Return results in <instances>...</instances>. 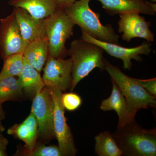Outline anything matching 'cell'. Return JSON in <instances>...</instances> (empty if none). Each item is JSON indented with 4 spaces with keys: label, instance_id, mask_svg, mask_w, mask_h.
<instances>
[{
    "label": "cell",
    "instance_id": "obj_1",
    "mask_svg": "<svg viewBox=\"0 0 156 156\" xmlns=\"http://www.w3.org/2000/svg\"><path fill=\"white\" fill-rule=\"evenodd\" d=\"M112 135L122 151L123 155H156L155 128L143 129L134 120L121 128H117Z\"/></svg>",
    "mask_w": 156,
    "mask_h": 156
},
{
    "label": "cell",
    "instance_id": "obj_2",
    "mask_svg": "<svg viewBox=\"0 0 156 156\" xmlns=\"http://www.w3.org/2000/svg\"><path fill=\"white\" fill-rule=\"evenodd\" d=\"M91 0H80L64 8L75 25L80 27L90 36L102 41L120 45L119 35L115 32L112 24L104 25L101 22L100 14L90 9Z\"/></svg>",
    "mask_w": 156,
    "mask_h": 156
},
{
    "label": "cell",
    "instance_id": "obj_3",
    "mask_svg": "<svg viewBox=\"0 0 156 156\" xmlns=\"http://www.w3.org/2000/svg\"><path fill=\"white\" fill-rule=\"evenodd\" d=\"M104 50L95 44L76 39L71 43L68 55L73 62L72 80L70 90L73 91L78 83L87 77L94 69L105 70L103 54Z\"/></svg>",
    "mask_w": 156,
    "mask_h": 156
},
{
    "label": "cell",
    "instance_id": "obj_4",
    "mask_svg": "<svg viewBox=\"0 0 156 156\" xmlns=\"http://www.w3.org/2000/svg\"><path fill=\"white\" fill-rule=\"evenodd\" d=\"M105 69L115 82L126 99L129 122L134 121L136 112L143 108L155 107L156 98L139 85L134 83L119 68L104 58Z\"/></svg>",
    "mask_w": 156,
    "mask_h": 156
},
{
    "label": "cell",
    "instance_id": "obj_5",
    "mask_svg": "<svg viewBox=\"0 0 156 156\" xmlns=\"http://www.w3.org/2000/svg\"><path fill=\"white\" fill-rule=\"evenodd\" d=\"M49 46V56L55 58H64L68 55L65 47L67 39L73 35L75 26L64 8H58L44 19Z\"/></svg>",
    "mask_w": 156,
    "mask_h": 156
},
{
    "label": "cell",
    "instance_id": "obj_6",
    "mask_svg": "<svg viewBox=\"0 0 156 156\" xmlns=\"http://www.w3.org/2000/svg\"><path fill=\"white\" fill-rule=\"evenodd\" d=\"M31 112L34 115L39 134L42 138L56 137L54 129V101L51 89L44 87L35 95Z\"/></svg>",
    "mask_w": 156,
    "mask_h": 156
},
{
    "label": "cell",
    "instance_id": "obj_7",
    "mask_svg": "<svg viewBox=\"0 0 156 156\" xmlns=\"http://www.w3.org/2000/svg\"><path fill=\"white\" fill-rule=\"evenodd\" d=\"M50 89L54 101V131L61 156H75L77 151L65 116V108L62 102V91L55 88Z\"/></svg>",
    "mask_w": 156,
    "mask_h": 156
},
{
    "label": "cell",
    "instance_id": "obj_8",
    "mask_svg": "<svg viewBox=\"0 0 156 156\" xmlns=\"http://www.w3.org/2000/svg\"><path fill=\"white\" fill-rule=\"evenodd\" d=\"M28 44L23 39L14 11L0 19V56L4 58L16 54H23Z\"/></svg>",
    "mask_w": 156,
    "mask_h": 156
},
{
    "label": "cell",
    "instance_id": "obj_9",
    "mask_svg": "<svg viewBox=\"0 0 156 156\" xmlns=\"http://www.w3.org/2000/svg\"><path fill=\"white\" fill-rule=\"evenodd\" d=\"M45 63L42 77L45 86L62 91L69 89L72 80L71 58H55L49 55Z\"/></svg>",
    "mask_w": 156,
    "mask_h": 156
},
{
    "label": "cell",
    "instance_id": "obj_10",
    "mask_svg": "<svg viewBox=\"0 0 156 156\" xmlns=\"http://www.w3.org/2000/svg\"><path fill=\"white\" fill-rule=\"evenodd\" d=\"M81 38L99 46L110 56L122 59L125 69H131L132 65L131 61L132 59L141 62L143 59L140 55L147 56L151 51V43L147 41L144 42L141 45L135 48H126L121 45L98 40L90 36L83 31H82Z\"/></svg>",
    "mask_w": 156,
    "mask_h": 156
},
{
    "label": "cell",
    "instance_id": "obj_11",
    "mask_svg": "<svg viewBox=\"0 0 156 156\" xmlns=\"http://www.w3.org/2000/svg\"><path fill=\"white\" fill-rule=\"evenodd\" d=\"M118 31L122 34V38L130 42L134 38H141L147 41L153 42L154 34L151 30L150 21H147L144 16L137 12H129L119 14Z\"/></svg>",
    "mask_w": 156,
    "mask_h": 156
},
{
    "label": "cell",
    "instance_id": "obj_12",
    "mask_svg": "<svg viewBox=\"0 0 156 156\" xmlns=\"http://www.w3.org/2000/svg\"><path fill=\"white\" fill-rule=\"evenodd\" d=\"M102 8L111 16L116 14L137 12L148 15H155L156 5L142 0H98Z\"/></svg>",
    "mask_w": 156,
    "mask_h": 156
},
{
    "label": "cell",
    "instance_id": "obj_13",
    "mask_svg": "<svg viewBox=\"0 0 156 156\" xmlns=\"http://www.w3.org/2000/svg\"><path fill=\"white\" fill-rule=\"evenodd\" d=\"M13 11L22 36L28 44L47 37L44 19H36L20 7H14Z\"/></svg>",
    "mask_w": 156,
    "mask_h": 156
},
{
    "label": "cell",
    "instance_id": "obj_14",
    "mask_svg": "<svg viewBox=\"0 0 156 156\" xmlns=\"http://www.w3.org/2000/svg\"><path fill=\"white\" fill-rule=\"evenodd\" d=\"M112 84L111 95L101 102L100 108L104 111L113 110L116 112L119 118L117 128H121L130 122L128 120V107L125 97L118 85L111 79Z\"/></svg>",
    "mask_w": 156,
    "mask_h": 156
},
{
    "label": "cell",
    "instance_id": "obj_15",
    "mask_svg": "<svg viewBox=\"0 0 156 156\" xmlns=\"http://www.w3.org/2000/svg\"><path fill=\"white\" fill-rule=\"evenodd\" d=\"M9 4L23 8L38 19H44L58 9L56 0H10Z\"/></svg>",
    "mask_w": 156,
    "mask_h": 156
},
{
    "label": "cell",
    "instance_id": "obj_16",
    "mask_svg": "<svg viewBox=\"0 0 156 156\" xmlns=\"http://www.w3.org/2000/svg\"><path fill=\"white\" fill-rule=\"evenodd\" d=\"M23 54L26 61L41 73L49 55L47 37L29 43Z\"/></svg>",
    "mask_w": 156,
    "mask_h": 156
},
{
    "label": "cell",
    "instance_id": "obj_17",
    "mask_svg": "<svg viewBox=\"0 0 156 156\" xmlns=\"http://www.w3.org/2000/svg\"><path fill=\"white\" fill-rule=\"evenodd\" d=\"M23 89L27 94L35 95L45 87L40 73L24 58V65L19 76Z\"/></svg>",
    "mask_w": 156,
    "mask_h": 156
},
{
    "label": "cell",
    "instance_id": "obj_18",
    "mask_svg": "<svg viewBox=\"0 0 156 156\" xmlns=\"http://www.w3.org/2000/svg\"><path fill=\"white\" fill-rule=\"evenodd\" d=\"M95 152L99 156H121L123 152L110 132L105 131L95 137Z\"/></svg>",
    "mask_w": 156,
    "mask_h": 156
},
{
    "label": "cell",
    "instance_id": "obj_19",
    "mask_svg": "<svg viewBox=\"0 0 156 156\" xmlns=\"http://www.w3.org/2000/svg\"><path fill=\"white\" fill-rule=\"evenodd\" d=\"M22 89L19 78L7 77L0 80V105L21 95Z\"/></svg>",
    "mask_w": 156,
    "mask_h": 156
},
{
    "label": "cell",
    "instance_id": "obj_20",
    "mask_svg": "<svg viewBox=\"0 0 156 156\" xmlns=\"http://www.w3.org/2000/svg\"><path fill=\"white\" fill-rule=\"evenodd\" d=\"M3 59L4 65L0 73V80L7 77L19 76L24 65L23 54H13Z\"/></svg>",
    "mask_w": 156,
    "mask_h": 156
},
{
    "label": "cell",
    "instance_id": "obj_21",
    "mask_svg": "<svg viewBox=\"0 0 156 156\" xmlns=\"http://www.w3.org/2000/svg\"><path fill=\"white\" fill-rule=\"evenodd\" d=\"M23 122L27 126L29 134L28 141L26 144V147L30 151L34 147L38 131L37 119L32 112Z\"/></svg>",
    "mask_w": 156,
    "mask_h": 156
},
{
    "label": "cell",
    "instance_id": "obj_22",
    "mask_svg": "<svg viewBox=\"0 0 156 156\" xmlns=\"http://www.w3.org/2000/svg\"><path fill=\"white\" fill-rule=\"evenodd\" d=\"M62 102L65 109L69 111H73L81 106L82 100L77 94L70 92L62 94Z\"/></svg>",
    "mask_w": 156,
    "mask_h": 156
},
{
    "label": "cell",
    "instance_id": "obj_23",
    "mask_svg": "<svg viewBox=\"0 0 156 156\" xmlns=\"http://www.w3.org/2000/svg\"><path fill=\"white\" fill-rule=\"evenodd\" d=\"M28 155L31 156H61L58 147L56 146H47L44 145L37 146L30 151Z\"/></svg>",
    "mask_w": 156,
    "mask_h": 156
},
{
    "label": "cell",
    "instance_id": "obj_24",
    "mask_svg": "<svg viewBox=\"0 0 156 156\" xmlns=\"http://www.w3.org/2000/svg\"><path fill=\"white\" fill-rule=\"evenodd\" d=\"M8 133L9 134H13L15 133L16 136L20 139L23 140L25 144L27 143L29 138V131L27 126L23 122L21 124L17 125L16 127H13L10 128L8 131Z\"/></svg>",
    "mask_w": 156,
    "mask_h": 156
},
{
    "label": "cell",
    "instance_id": "obj_25",
    "mask_svg": "<svg viewBox=\"0 0 156 156\" xmlns=\"http://www.w3.org/2000/svg\"><path fill=\"white\" fill-rule=\"evenodd\" d=\"M134 83H136L143 88L145 89L149 93L156 98V78L149 80H140L131 78Z\"/></svg>",
    "mask_w": 156,
    "mask_h": 156
},
{
    "label": "cell",
    "instance_id": "obj_26",
    "mask_svg": "<svg viewBox=\"0 0 156 156\" xmlns=\"http://www.w3.org/2000/svg\"><path fill=\"white\" fill-rule=\"evenodd\" d=\"M58 8H64L70 4L74 2L76 0H56Z\"/></svg>",
    "mask_w": 156,
    "mask_h": 156
},
{
    "label": "cell",
    "instance_id": "obj_27",
    "mask_svg": "<svg viewBox=\"0 0 156 156\" xmlns=\"http://www.w3.org/2000/svg\"><path fill=\"white\" fill-rule=\"evenodd\" d=\"M2 131H0V147L6 150V146L8 144V141L2 134Z\"/></svg>",
    "mask_w": 156,
    "mask_h": 156
},
{
    "label": "cell",
    "instance_id": "obj_28",
    "mask_svg": "<svg viewBox=\"0 0 156 156\" xmlns=\"http://www.w3.org/2000/svg\"><path fill=\"white\" fill-rule=\"evenodd\" d=\"M5 115L3 110L2 105H0V120H2L5 118Z\"/></svg>",
    "mask_w": 156,
    "mask_h": 156
},
{
    "label": "cell",
    "instance_id": "obj_29",
    "mask_svg": "<svg viewBox=\"0 0 156 156\" xmlns=\"http://www.w3.org/2000/svg\"><path fill=\"white\" fill-rule=\"evenodd\" d=\"M6 155H6L5 153V150L0 147V156H5Z\"/></svg>",
    "mask_w": 156,
    "mask_h": 156
},
{
    "label": "cell",
    "instance_id": "obj_30",
    "mask_svg": "<svg viewBox=\"0 0 156 156\" xmlns=\"http://www.w3.org/2000/svg\"><path fill=\"white\" fill-rule=\"evenodd\" d=\"M5 130V128H4V127L2 126V123H1V120H0V131H4Z\"/></svg>",
    "mask_w": 156,
    "mask_h": 156
},
{
    "label": "cell",
    "instance_id": "obj_31",
    "mask_svg": "<svg viewBox=\"0 0 156 156\" xmlns=\"http://www.w3.org/2000/svg\"><path fill=\"white\" fill-rule=\"evenodd\" d=\"M142 1H144V0H142ZM151 1H152V2H156V0H151Z\"/></svg>",
    "mask_w": 156,
    "mask_h": 156
}]
</instances>
